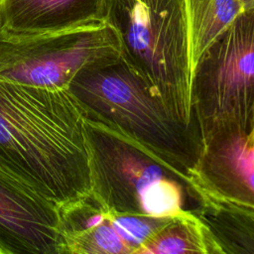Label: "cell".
I'll return each mask as SVG.
<instances>
[{
    "label": "cell",
    "mask_w": 254,
    "mask_h": 254,
    "mask_svg": "<svg viewBox=\"0 0 254 254\" xmlns=\"http://www.w3.org/2000/svg\"><path fill=\"white\" fill-rule=\"evenodd\" d=\"M0 166L58 206L91 193L84 116L66 89L0 80Z\"/></svg>",
    "instance_id": "1"
},
{
    "label": "cell",
    "mask_w": 254,
    "mask_h": 254,
    "mask_svg": "<svg viewBox=\"0 0 254 254\" xmlns=\"http://www.w3.org/2000/svg\"><path fill=\"white\" fill-rule=\"evenodd\" d=\"M66 90L86 119L119 134L190 179L202 146L198 129L180 122L122 60L81 70Z\"/></svg>",
    "instance_id": "2"
},
{
    "label": "cell",
    "mask_w": 254,
    "mask_h": 254,
    "mask_svg": "<svg viewBox=\"0 0 254 254\" xmlns=\"http://www.w3.org/2000/svg\"><path fill=\"white\" fill-rule=\"evenodd\" d=\"M102 17L119 37L122 62L180 122L198 129L184 0H103Z\"/></svg>",
    "instance_id": "3"
},
{
    "label": "cell",
    "mask_w": 254,
    "mask_h": 254,
    "mask_svg": "<svg viewBox=\"0 0 254 254\" xmlns=\"http://www.w3.org/2000/svg\"><path fill=\"white\" fill-rule=\"evenodd\" d=\"M91 193L114 214L175 217L192 209L190 179L84 117Z\"/></svg>",
    "instance_id": "4"
},
{
    "label": "cell",
    "mask_w": 254,
    "mask_h": 254,
    "mask_svg": "<svg viewBox=\"0 0 254 254\" xmlns=\"http://www.w3.org/2000/svg\"><path fill=\"white\" fill-rule=\"evenodd\" d=\"M191 104L201 142L254 129V10L242 12L198 59Z\"/></svg>",
    "instance_id": "5"
},
{
    "label": "cell",
    "mask_w": 254,
    "mask_h": 254,
    "mask_svg": "<svg viewBox=\"0 0 254 254\" xmlns=\"http://www.w3.org/2000/svg\"><path fill=\"white\" fill-rule=\"evenodd\" d=\"M116 31L100 22L58 33L0 36V80L46 89H66L81 70L117 63Z\"/></svg>",
    "instance_id": "6"
},
{
    "label": "cell",
    "mask_w": 254,
    "mask_h": 254,
    "mask_svg": "<svg viewBox=\"0 0 254 254\" xmlns=\"http://www.w3.org/2000/svg\"><path fill=\"white\" fill-rule=\"evenodd\" d=\"M64 254L58 205L0 166V254Z\"/></svg>",
    "instance_id": "7"
},
{
    "label": "cell",
    "mask_w": 254,
    "mask_h": 254,
    "mask_svg": "<svg viewBox=\"0 0 254 254\" xmlns=\"http://www.w3.org/2000/svg\"><path fill=\"white\" fill-rule=\"evenodd\" d=\"M190 180V195L202 193L254 213V129L203 140Z\"/></svg>",
    "instance_id": "8"
},
{
    "label": "cell",
    "mask_w": 254,
    "mask_h": 254,
    "mask_svg": "<svg viewBox=\"0 0 254 254\" xmlns=\"http://www.w3.org/2000/svg\"><path fill=\"white\" fill-rule=\"evenodd\" d=\"M103 0H0V36L58 33L104 22Z\"/></svg>",
    "instance_id": "9"
},
{
    "label": "cell",
    "mask_w": 254,
    "mask_h": 254,
    "mask_svg": "<svg viewBox=\"0 0 254 254\" xmlns=\"http://www.w3.org/2000/svg\"><path fill=\"white\" fill-rule=\"evenodd\" d=\"M195 216L205 225L221 253H254V213L205 194L191 193Z\"/></svg>",
    "instance_id": "10"
},
{
    "label": "cell",
    "mask_w": 254,
    "mask_h": 254,
    "mask_svg": "<svg viewBox=\"0 0 254 254\" xmlns=\"http://www.w3.org/2000/svg\"><path fill=\"white\" fill-rule=\"evenodd\" d=\"M191 75L203 52L242 13L238 0H184Z\"/></svg>",
    "instance_id": "11"
},
{
    "label": "cell",
    "mask_w": 254,
    "mask_h": 254,
    "mask_svg": "<svg viewBox=\"0 0 254 254\" xmlns=\"http://www.w3.org/2000/svg\"><path fill=\"white\" fill-rule=\"evenodd\" d=\"M136 254H222L205 225L190 212L175 216Z\"/></svg>",
    "instance_id": "12"
},
{
    "label": "cell",
    "mask_w": 254,
    "mask_h": 254,
    "mask_svg": "<svg viewBox=\"0 0 254 254\" xmlns=\"http://www.w3.org/2000/svg\"><path fill=\"white\" fill-rule=\"evenodd\" d=\"M64 254H132L112 226L109 214L104 221L64 237Z\"/></svg>",
    "instance_id": "13"
},
{
    "label": "cell",
    "mask_w": 254,
    "mask_h": 254,
    "mask_svg": "<svg viewBox=\"0 0 254 254\" xmlns=\"http://www.w3.org/2000/svg\"><path fill=\"white\" fill-rule=\"evenodd\" d=\"M172 218L109 213V220L112 226L131 248L132 254H136L137 250Z\"/></svg>",
    "instance_id": "14"
},
{
    "label": "cell",
    "mask_w": 254,
    "mask_h": 254,
    "mask_svg": "<svg viewBox=\"0 0 254 254\" xmlns=\"http://www.w3.org/2000/svg\"><path fill=\"white\" fill-rule=\"evenodd\" d=\"M241 4L243 11H251L254 10V0H238Z\"/></svg>",
    "instance_id": "15"
}]
</instances>
